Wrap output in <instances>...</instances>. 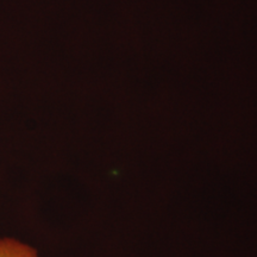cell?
<instances>
[{
  "label": "cell",
  "mask_w": 257,
  "mask_h": 257,
  "mask_svg": "<svg viewBox=\"0 0 257 257\" xmlns=\"http://www.w3.org/2000/svg\"><path fill=\"white\" fill-rule=\"evenodd\" d=\"M0 257H40L36 249L14 238L0 239Z\"/></svg>",
  "instance_id": "obj_1"
}]
</instances>
